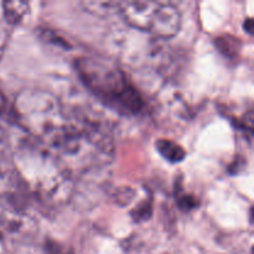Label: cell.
<instances>
[{"instance_id": "1", "label": "cell", "mask_w": 254, "mask_h": 254, "mask_svg": "<svg viewBox=\"0 0 254 254\" xmlns=\"http://www.w3.org/2000/svg\"><path fill=\"white\" fill-rule=\"evenodd\" d=\"M12 164L30 195L44 207L66 205L73 193L74 175L45 146L31 138L17 141Z\"/></svg>"}, {"instance_id": "2", "label": "cell", "mask_w": 254, "mask_h": 254, "mask_svg": "<svg viewBox=\"0 0 254 254\" xmlns=\"http://www.w3.org/2000/svg\"><path fill=\"white\" fill-rule=\"evenodd\" d=\"M74 67L84 87L107 108L122 116H136L144 109L140 92L113 61L82 56L76 60Z\"/></svg>"}, {"instance_id": "3", "label": "cell", "mask_w": 254, "mask_h": 254, "mask_svg": "<svg viewBox=\"0 0 254 254\" xmlns=\"http://www.w3.org/2000/svg\"><path fill=\"white\" fill-rule=\"evenodd\" d=\"M11 113L17 126L36 141L49 135L67 116L62 102L44 89L20 92L15 98Z\"/></svg>"}, {"instance_id": "4", "label": "cell", "mask_w": 254, "mask_h": 254, "mask_svg": "<svg viewBox=\"0 0 254 254\" xmlns=\"http://www.w3.org/2000/svg\"><path fill=\"white\" fill-rule=\"evenodd\" d=\"M118 12L130 27L158 39H171L180 31L181 14L170 2L122 1Z\"/></svg>"}, {"instance_id": "5", "label": "cell", "mask_w": 254, "mask_h": 254, "mask_svg": "<svg viewBox=\"0 0 254 254\" xmlns=\"http://www.w3.org/2000/svg\"><path fill=\"white\" fill-rule=\"evenodd\" d=\"M32 197L12 161L0 158V203L26 211Z\"/></svg>"}, {"instance_id": "6", "label": "cell", "mask_w": 254, "mask_h": 254, "mask_svg": "<svg viewBox=\"0 0 254 254\" xmlns=\"http://www.w3.org/2000/svg\"><path fill=\"white\" fill-rule=\"evenodd\" d=\"M158 153L171 164H178L185 159L186 151L178 143L169 139H159L155 144Z\"/></svg>"}, {"instance_id": "7", "label": "cell", "mask_w": 254, "mask_h": 254, "mask_svg": "<svg viewBox=\"0 0 254 254\" xmlns=\"http://www.w3.org/2000/svg\"><path fill=\"white\" fill-rule=\"evenodd\" d=\"M29 2L25 1H5L2 2V16L7 25H17L22 21L29 12Z\"/></svg>"}, {"instance_id": "8", "label": "cell", "mask_w": 254, "mask_h": 254, "mask_svg": "<svg viewBox=\"0 0 254 254\" xmlns=\"http://www.w3.org/2000/svg\"><path fill=\"white\" fill-rule=\"evenodd\" d=\"M82 5L87 11L93 12L98 16L109 15L111 12L119 10V2L116 1H83Z\"/></svg>"}, {"instance_id": "9", "label": "cell", "mask_w": 254, "mask_h": 254, "mask_svg": "<svg viewBox=\"0 0 254 254\" xmlns=\"http://www.w3.org/2000/svg\"><path fill=\"white\" fill-rule=\"evenodd\" d=\"M176 198H178V203L183 210H193V208L197 206V202H196V198L193 196L188 195L185 192H181L179 191L178 195H176Z\"/></svg>"}, {"instance_id": "10", "label": "cell", "mask_w": 254, "mask_h": 254, "mask_svg": "<svg viewBox=\"0 0 254 254\" xmlns=\"http://www.w3.org/2000/svg\"><path fill=\"white\" fill-rule=\"evenodd\" d=\"M151 213V205L150 202H143L135 208L133 212V217L135 221H144L148 220V217Z\"/></svg>"}, {"instance_id": "11", "label": "cell", "mask_w": 254, "mask_h": 254, "mask_svg": "<svg viewBox=\"0 0 254 254\" xmlns=\"http://www.w3.org/2000/svg\"><path fill=\"white\" fill-rule=\"evenodd\" d=\"M45 251L47 254H72L71 251L67 250L64 246L54 242V241H47L45 243Z\"/></svg>"}, {"instance_id": "12", "label": "cell", "mask_w": 254, "mask_h": 254, "mask_svg": "<svg viewBox=\"0 0 254 254\" xmlns=\"http://www.w3.org/2000/svg\"><path fill=\"white\" fill-rule=\"evenodd\" d=\"M0 254H12L11 238L0 227Z\"/></svg>"}, {"instance_id": "13", "label": "cell", "mask_w": 254, "mask_h": 254, "mask_svg": "<svg viewBox=\"0 0 254 254\" xmlns=\"http://www.w3.org/2000/svg\"><path fill=\"white\" fill-rule=\"evenodd\" d=\"M7 39H9V31H7L6 26L0 22V59H1L5 49H6Z\"/></svg>"}, {"instance_id": "14", "label": "cell", "mask_w": 254, "mask_h": 254, "mask_svg": "<svg viewBox=\"0 0 254 254\" xmlns=\"http://www.w3.org/2000/svg\"><path fill=\"white\" fill-rule=\"evenodd\" d=\"M245 30L248 32V34H252V30H253V20L252 19H247V21L245 22Z\"/></svg>"}]
</instances>
